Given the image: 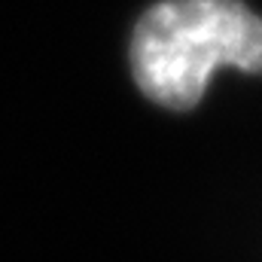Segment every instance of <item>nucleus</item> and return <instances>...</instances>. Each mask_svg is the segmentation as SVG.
<instances>
[{"label":"nucleus","mask_w":262,"mask_h":262,"mask_svg":"<svg viewBox=\"0 0 262 262\" xmlns=\"http://www.w3.org/2000/svg\"><path fill=\"white\" fill-rule=\"evenodd\" d=\"M131 67L146 98L189 110L216 67L262 73V18L238 0H165L140 18Z\"/></svg>","instance_id":"f257e3e1"}]
</instances>
